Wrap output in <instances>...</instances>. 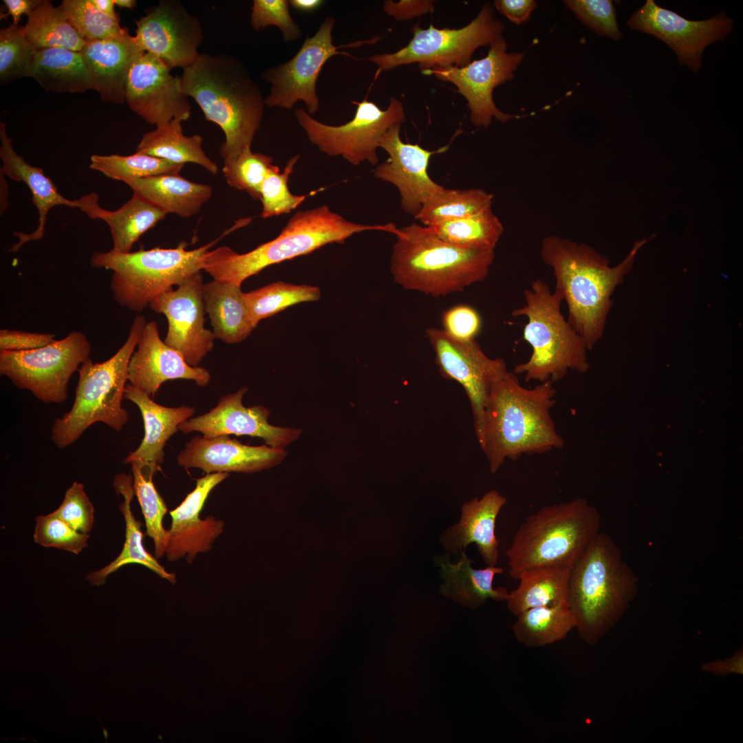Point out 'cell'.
<instances>
[{
  "mask_svg": "<svg viewBox=\"0 0 743 743\" xmlns=\"http://www.w3.org/2000/svg\"><path fill=\"white\" fill-rule=\"evenodd\" d=\"M635 242L620 263L609 260L585 244L552 235L541 242L540 255L555 279L553 292L568 306V321L588 349L603 335L612 307L611 297L633 266L638 250L649 240Z\"/></svg>",
  "mask_w": 743,
  "mask_h": 743,
  "instance_id": "6da1fadb",
  "label": "cell"
},
{
  "mask_svg": "<svg viewBox=\"0 0 743 743\" xmlns=\"http://www.w3.org/2000/svg\"><path fill=\"white\" fill-rule=\"evenodd\" d=\"M555 394L550 381L527 389L517 374L510 372L492 384L479 444L491 473L507 459L515 460L523 455L541 454L564 446L550 414Z\"/></svg>",
  "mask_w": 743,
  "mask_h": 743,
  "instance_id": "7a4b0ae2",
  "label": "cell"
},
{
  "mask_svg": "<svg viewBox=\"0 0 743 743\" xmlns=\"http://www.w3.org/2000/svg\"><path fill=\"white\" fill-rule=\"evenodd\" d=\"M184 91L207 120L225 135L219 153L226 160L251 147L262 120L265 98L246 65L226 54H200L180 76Z\"/></svg>",
  "mask_w": 743,
  "mask_h": 743,
  "instance_id": "3957f363",
  "label": "cell"
},
{
  "mask_svg": "<svg viewBox=\"0 0 743 743\" xmlns=\"http://www.w3.org/2000/svg\"><path fill=\"white\" fill-rule=\"evenodd\" d=\"M639 579L613 539L600 532L570 569L566 602L580 638L597 643L623 617Z\"/></svg>",
  "mask_w": 743,
  "mask_h": 743,
  "instance_id": "277c9868",
  "label": "cell"
},
{
  "mask_svg": "<svg viewBox=\"0 0 743 743\" xmlns=\"http://www.w3.org/2000/svg\"><path fill=\"white\" fill-rule=\"evenodd\" d=\"M396 226L349 222L327 206L296 213L274 239L239 254L229 247L208 251L203 270L213 280L241 285L248 277L271 265L309 254L331 243L343 244L356 233L381 230L394 233Z\"/></svg>",
  "mask_w": 743,
  "mask_h": 743,
  "instance_id": "5b68a950",
  "label": "cell"
},
{
  "mask_svg": "<svg viewBox=\"0 0 743 743\" xmlns=\"http://www.w3.org/2000/svg\"><path fill=\"white\" fill-rule=\"evenodd\" d=\"M391 257L394 281L433 297L464 290L487 277L494 250L461 247L416 223L398 228Z\"/></svg>",
  "mask_w": 743,
  "mask_h": 743,
  "instance_id": "8992f818",
  "label": "cell"
},
{
  "mask_svg": "<svg viewBox=\"0 0 743 743\" xmlns=\"http://www.w3.org/2000/svg\"><path fill=\"white\" fill-rule=\"evenodd\" d=\"M601 515L577 498L545 506L528 515L506 551L510 576L541 566L570 568L601 532Z\"/></svg>",
  "mask_w": 743,
  "mask_h": 743,
  "instance_id": "52a82bcc",
  "label": "cell"
},
{
  "mask_svg": "<svg viewBox=\"0 0 743 743\" xmlns=\"http://www.w3.org/2000/svg\"><path fill=\"white\" fill-rule=\"evenodd\" d=\"M146 323L143 316H136L126 341L114 355L102 363H94L89 357L82 363L73 405L52 427L51 438L58 448L75 442L95 422L117 431L127 424L128 412L122 400L129 363Z\"/></svg>",
  "mask_w": 743,
  "mask_h": 743,
  "instance_id": "ba28073f",
  "label": "cell"
},
{
  "mask_svg": "<svg viewBox=\"0 0 743 743\" xmlns=\"http://www.w3.org/2000/svg\"><path fill=\"white\" fill-rule=\"evenodd\" d=\"M524 295L525 304L511 314L527 318L523 338L531 346L532 353L527 361L515 367L514 373L523 375L526 383H553L570 370L585 372L588 349L561 313L563 301L540 279L534 280Z\"/></svg>",
  "mask_w": 743,
  "mask_h": 743,
  "instance_id": "9c48e42d",
  "label": "cell"
},
{
  "mask_svg": "<svg viewBox=\"0 0 743 743\" xmlns=\"http://www.w3.org/2000/svg\"><path fill=\"white\" fill-rule=\"evenodd\" d=\"M229 228L207 245L187 250L184 243L175 248H154L127 253L112 249L94 252L90 265L112 271L110 289L115 301L140 312L166 292L203 270L204 259L217 241L231 233Z\"/></svg>",
  "mask_w": 743,
  "mask_h": 743,
  "instance_id": "30bf717a",
  "label": "cell"
},
{
  "mask_svg": "<svg viewBox=\"0 0 743 743\" xmlns=\"http://www.w3.org/2000/svg\"><path fill=\"white\" fill-rule=\"evenodd\" d=\"M504 30L492 6L486 3L477 17L463 28L440 29L431 25L423 29L416 25L406 46L394 53L375 54L368 60L378 66V72L416 63L422 72L438 67H463L471 62L476 49L490 45L502 36Z\"/></svg>",
  "mask_w": 743,
  "mask_h": 743,
  "instance_id": "8fae6325",
  "label": "cell"
},
{
  "mask_svg": "<svg viewBox=\"0 0 743 743\" xmlns=\"http://www.w3.org/2000/svg\"><path fill=\"white\" fill-rule=\"evenodd\" d=\"M91 350L86 335L73 331L40 348L0 351V374L45 403H62L67 398L71 376L90 357Z\"/></svg>",
  "mask_w": 743,
  "mask_h": 743,
  "instance_id": "7c38bea8",
  "label": "cell"
},
{
  "mask_svg": "<svg viewBox=\"0 0 743 743\" xmlns=\"http://www.w3.org/2000/svg\"><path fill=\"white\" fill-rule=\"evenodd\" d=\"M352 103L356 105L354 118L339 126L322 123L303 108L296 109L294 114L310 141L321 151L330 156L341 155L355 166L365 161L376 164L378 162L376 149L384 134L393 125L405 120L402 104L394 97L385 110L367 98Z\"/></svg>",
  "mask_w": 743,
  "mask_h": 743,
  "instance_id": "4fadbf2b",
  "label": "cell"
},
{
  "mask_svg": "<svg viewBox=\"0 0 743 743\" xmlns=\"http://www.w3.org/2000/svg\"><path fill=\"white\" fill-rule=\"evenodd\" d=\"M335 19L328 16L312 36H307L297 54L288 61L265 70L262 78L270 84L269 94L265 98L270 107L292 109L302 101L307 111L314 115L320 109L316 92V81L325 63L333 56L349 54L339 51L347 47H357L376 41H358L345 45H335L332 30Z\"/></svg>",
  "mask_w": 743,
  "mask_h": 743,
  "instance_id": "5bb4252c",
  "label": "cell"
},
{
  "mask_svg": "<svg viewBox=\"0 0 743 743\" xmlns=\"http://www.w3.org/2000/svg\"><path fill=\"white\" fill-rule=\"evenodd\" d=\"M426 335L433 349L441 375L460 383L466 394L480 444L489 391L492 384L508 372L506 363L500 358L488 357L475 339H455L443 329L431 327L426 330Z\"/></svg>",
  "mask_w": 743,
  "mask_h": 743,
  "instance_id": "9a60e30c",
  "label": "cell"
},
{
  "mask_svg": "<svg viewBox=\"0 0 743 743\" xmlns=\"http://www.w3.org/2000/svg\"><path fill=\"white\" fill-rule=\"evenodd\" d=\"M507 43L502 36L490 44L486 56L463 67H434L422 72L453 83L467 100L471 120L477 127H487L493 118L502 122L514 116L500 111L493 100L494 89L511 80L522 62V52H507Z\"/></svg>",
  "mask_w": 743,
  "mask_h": 743,
  "instance_id": "2e32d148",
  "label": "cell"
},
{
  "mask_svg": "<svg viewBox=\"0 0 743 743\" xmlns=\"http://www.w3.org/2000/svg\"><path fill=\"white\" fill-rule=\"evenodd\" d=\"M627 24L665 42L675 52L680 64L697 72L702 65L704 50L724 40L731 32L733 21L724 12L707 20L691 21L647 0Z\"/></svg>",
  "mask_w": 743,
  "mask_h": 743,
  "instance_id": "e0dca14e",
  "label": "cell"
},
{
  "mask_svg": "<svg viewBox=\"0 0 743 743\" xmlns=\"http://www.w3.org/2000/svg\"><path fill=\"white\" fill-rule=\"evenodd\" d=\"M157 56L144 52L133 64L127 77L125 102L147 122L157 127L191 116L188 96L180 77Z\"/></svg>",
  "mask_w": 743,
  "mask_h": 743,
  "instance_id": "ac0fdd59",
  "label": "cell"
},
{
  "mask_svg": "<svg viewBox=\"0 0 743 743\" xmlns=\"http://www.w3.org/2000/svg\"><path fill=\"white\" fill-rule=\"evenodd\" d=\"M204 284L199 272L149 304L153 311L166 318L164 343L193 367H197L211 352L216 338L213 331L204 327Z\"/></svg>",
  "mask_w": 743,
  "mask_h": 743,
  "instance_id": "d6986e66",
  "label": "cell"
},
{
  "mask_svg": "<svg viewBox=\"0 0 743 743\" xmlns=\"http://www.w3.org/2000/svg\"><path fill=\"white\" fill-rule=\"evenodd\" d=\"M135 39L144 52L151 54L171 69H183L200 56L202 28L199 20L177 1L164 0L147 14L136 21Z\"/></svg>",
  "mask_w": 743,
  "mask_h": 743,
  "instance_id": "ffe728a7",
  "label": "cell"
},
{
  "mask_svg": "<svg viewBox=\"0 0 743 743\" xmlns=\"http://www.w3.org/2000/svg\"><path fill=\"white\" fill-rule=\"evenodd\" d=\"M247 391L244 387L222 396L210 411L184 422L179 430L184 433L197 431L207 438L233 434L257 437L268 446L281 449L299 438L300 429L270 424L268 420L270 412L265 407H245L242 399Z\"/></svg>",
  "mask_w": 743,
  "mask_h": 743,
  "instance_id": "44dd1931",
  "label": "cell"
},
{
  "mask_svg": "<svg viewBox=\"0 0 743 743\" xmlns=\"http://www.w3.org/2000/svg\"><path fill=\"white\" fill-rule=\"evenodd\" d=\"M401 125H393L383 136L379 147L387 152L389 158L376 168L374 174L397 187L402 208L415 217L427 200L443 188L429 177L427 168L431 156L448 147L429 151L418 144L405 143L400 136Z\"/></svg>",
  "mask_w": 743,
  "mask_h": 743,
  "instance_id": "7402d4cb",
  "label": "cell"
},
{
  "mask_svg": "<svg viewBox=\"0 0 743 743\" xmlns=\"http://www.w3.org/2000/svg\"><path fill=\"white\" fill-rule=\"evenodd\" d=\"M228 475V473H206L197 479L195 488L169 512L171 524L167 530L165 550L168 561L184 558L191 563L198 554L211 550L224 530V522L213 516L202 519L200 513L211 492Z\"/></svg>",
  "mask_w": 743,
  "mask_h": 743,
  "instance_id": "603a6c76",
  "label": "cell"
},
{
  "mask_svg": "<svg viewBox=\"0 0 743 743\" xmlns=\"http://www.w3.org/2000/svg\"><path fill=\"white\" fill-rule=\"evenodd\" d=\"M286 455L285 449L244 444L228 435H197L186 443L177 462L185 469L196 468L206 473H252L280 464Z\"/></svg>",
  "mask_w": 743,
  "mask_h": 743,
  "instance_id": "cb8c5ba5",
  "label": "cell"
},
{
  "mask_svg": "<svg viewBox=\"0 0 743 743\" xmlns=\"http://www.w3.org/2000/svg\"><path fill=\"white\" fill-rule=\"evenodd\" d=\"M211 378L206 369L191 366L161 339L155 321L147 322L129 363L130 385L153 398L167 380H191L200 387H205Z\"/></svg>",
  "mask_w": 743,
  "mask_h": 743,
  "instance_id": "d4e9b609",
  "label": "cell"
},
{
  "mask_svg": "<svg viewBox=\"0 0 743 743\" xmlns=\"http://www.w3.org/2000/svg\"><path fill=\"white\" fill-rule=\"evenodd\" d=\"M93 84L102 100L125 102V83L133 63L144 53L125 28L120 34L103 39L87 40L80 52Z\"/></svg>",
  "mask_w": 743,
  "mask_h": 743,
  "instance_id": "484cf974",
  "label": "cell"
},
{
  "mask_svg": "<svg viewBox=\"0 0 743 743\" xmlns=\"http://www.w3.org/2000/svg\"><path fill=\"white\" fill-rule=\"evenodd\" d=\"M124 398L138 406L144 428V435L140 444L129 453L124 463L136 464L144 473L154 475L161 471L166 442L179 430L180 424L194 414L195 409L188 406L168 407L159 405L149 395L130 384L126 386Z\"/></svg>",
  "mask_w": 743,
  "mask_h": 743,
  "instance_id": "4316f807",
  "label": "cell"
},
{
  "mask_svg": "<svg viewBox=\"0 0 743 743\" xmlns=\"http://www.w3.org/2000/svg\"><path fill=\"white\" fill-rule=\"evenodd\" d=\"M506 503V498L496 490L464 503L459 523L451 526L442 537L444 546L452 552H457L475 543L485 563L495 566L499 558L495 523Z\"/></svg>",
  "mask_w": 743,
  "mask_h": 743,
  "instance_id": "83f0119b",
  "label": "cell"
},
{
  "mask_svg": "<svg viewBox=\"0 0 743 743\" xmlns=\"http://www.w3.org/2000/svg\"><path fill=\"white\" fill-rule=\"evenodd\" d=\"M0 140L1 171L11 180L23 182L29 187L32 195V202L39 213V223L34 231L30 233H14L13 235L19 241L9 250L16 252L25 244L43 238L47 217L51 208L58 205L78 208V203L77 200H70L63 197L42 169L29 164L16 153L12 139L7 135L4 122L0 123Z\"/></svg>",
  "mask_w": 743,
  "mask_h": 743,
  "instance_id": "f1b7e54d",
  "label": "cell"
},
{
  "mask_svg": "<svg viewBox=\"0 0 743 743\" xmlns=\"http://www.w3.org/2000/svg\"><path fill=\"white\" fill-rule=\"evenodd\" d=\"M77 201L78 208L90 219H102L107 223L111 235L112 250L124 253L131 252L139 238L167 214L136 193L115 211L102 208L95 193L85 195Z\"/></svg>",
  "mask_w": 743,
  "mask_h": 743,
  "instance_id": "f546056e",
  "label": "cell"
},
{
  "mask_svg": "<svg viewBox=\"0 0 743 743\" xmlns=\"http://www.w3.org/2000/svg\"><path fill=\"white\" fill-rule=\"evenodd\" d=\"M241 285L213 280L204 284L206 312L216 338L226 343L246 339L257 327L245 301Z\"/></svg>",
  "mask_w": 743,
  "mask_h": 743,
  "instance_id": "4dcf8cb0",
  "label": "cell"
},
{
  "mask_svg": "<svg viewBox=\"0 0 743 743\" xmlns=\"http://www.w3.org/2000/svg\"><path fill=\"white\" fill-rule=\"evenodd\" d=\"M125 183L136 193L166 213L189 217L198 213L211 198L212 188L195 183L180 174L129 180Z\"/></svg>",
  "mask_w": 743,
  "mask_h": 743,
  "instance_id": "1f68e13d",
  "label": "cell"
},
{
  "mask_svg": "<svg viewBox=\"0 0 743 743\" xmlns=\"http://www.w3.org/2000/svg\"><path fill=\"white\" fill-rule=\"evenodd\" d=\"M439 566L445 581L440 588L442 594L462 606L477 609L488 599L506 601L508 597L506 588L493 587L494 577L504 572L502 568L487 566L486 568L475 570L464 552L457 563H451L444 559Z\"/></svg>",
  "mask_w": 743,
  "mask_h": 743,
  "instance_id": "d6a6232c",
  "label": "cell"
},
{
  "mask_svg": "<svg viewBox=\"0 0 743 743\" xmlns=\"http://www.w3.org/2000/svg\"><path fill=\"white\" fill-rule=\"evenodd\" d=\"M133 476L124 473L117 475L114 481V486L118 493L123 496L124 501L120 506L125 521V540L123 548L117 557L109 565L94 572L87 576V579L94 585L103 584L107 577L112 572L127 564H140L147 567L160 577L175 583V575L168 572L162 566L157 559L149 554L144 548L142 540L144 535L141 530L142 524L134 517L131 504L134 493Z\"/></svg>",
  "mask_w": 743,
  "mask_h": 743,
  "instance_id": "836d02e7",
  "label": "cell"
},
{
  "mask_svg": "<svg viewBox=\"0 0 743 743\" xmlns=\"http://www.w3.org/2000/svg\"><path fill=\"white\" fill-rule=\"evenodd\" d=\"M30 77L47 91L74 94L93 89L81 53L63 47L36 50Z\"/></svg>",
  "mask_w": 743,
  "mask_h": 743,
  "instance_id": "e575fe53",
  "label": "cell"
},
{
  "mask_svg": "<svg viewBox=\"0 0 743 743\" xmlns=\"http://www.w3.org/2000/svg\"><path fill=\"white\" fill-rule=\"evenodd\" d=\"M570 569L541 566L521 572L517 578L519 585L508 592L506 600L509 611L517 616L530 608L566 601Z\"/></svg>",
  "mask_w": 743,
  "mask_h": 743,
  "instance_id": "d590c367",
  "label": "cell"
},
{
  "mask_svg": "<svg viewBox=\"0 0 743 743\" xmlns=\"http://www.w3.org/2000/svg\"><path fill=\"white\" fill-rule=\"evenodd\" d=\"M182 120L173 119L144 133L136 152L164 159L175 164H197L213 174L217 173V166L202 149V138L197 134L186 136Z\"/></svg>",
  "mask_w": 743,
  "mask_h": 743,
  "instance_id": "8d00e7d4",
  "label": "cell"
},
{
  "mask_svg": "<svg viewBox=\"0 0 743 743\" xmlns=\"http://www.w3.org/2000/svg\"><path fill=\"white\" fill-rule=\"evenodd\" d=\"M517 616L512 627L515 638L523 646L537 648L565 638L576 627L566 602L526 610Z\"/></svg>",
  "mask_w": 743,
  "mask_h": 743,
  "instance_id": "74e56055",
  "label": "cell"
},
{
  "mask_svg": "<svg viewBox=\"0 0 743 743\" xmlns=\"http://www.w3.org/2000/svg\"><path fill=\"white\" fill-rule=\"evenodd\" d=\"M28 41L36 50L63 47L80 52L85 39L70 25L61 7L44 0L28 15L22 26Z\"/></svg>",
  "mask_w": 743,
  "mask_h": 743,
  "instance_id": "f35d334b",
  "label": "cell"
},
{
  "mask_svg": "<svg viewBox=\"0 0 743 743\" xmlns=\"http://www.w3.org/2000/svg\"><path fill=\"white\" fill-rule=\"evenodd\" d=\"M440 239L465 248L492 249L503 233V225L491 208L458 219L427 226Z\"/></svg>",
  "mask_w": 743,
  "mask_h": 743,
  "instance_id": "ab89813d",
  "label": "cell"
},
{
  "mask_svg": "<svg viewBox=\"0 0 743 743\" xmlns=\"http://www.w3.org/2000/svg\"><path fill=\"white\" fill-rule=\"evenodd\" d=\"M493 195L479 189L442 188L431 195L415 218L426 226L461 219L491 208Z\"/></svg>",
  "mask_w": 743,
  "mask_h": 743,
  "instance_id": "60d3db41",
  "label": "cell"
},
{
  "mask_svg": "<svg viewBox=\"0 0 743 743\" xmlns=\"http://www.w3.org/2000/svg\"><path fill=\"white\" fill-rule=\"evenodd\" d=\"M316 286L293 285L277 281L249 292H244L250 316L257 326L264 319L274 315L295 304L315 301L320 299Z\"/></svg>",
  "mask_w": 743,
  "mask_h": 743,
  "instance_id": "b9f144b4",
  "label": "cell"
},
{
  "mask_svg": "<svg viewBox=\"0 0 743 743\" xmlns=\"http://www.w3.org/2000/svg\"><path fill=\"white\" fill-rule=\"evenodd\" d=\"M89 167L113 180L122 181L161 175L180 174L184 164L136 152L130 155H93Z\"/></svg>",
  "mask_w": 743,
  "mask_h": 743,
  "instance_id": "7bdbcfd3",
  "label": "cell"
},
{
  "mask_svg": "<svg viewBox=\"0 0 743 743\" xmlns=\"http://www.w3.org/2000/svg\"><path fill=\"white\" fill-rule=\"evenodd\" d=\"M131 465L134 493L144 516L146 535L153 541L155 557L160 559L166 550L167 530L164 528L163 519L167 507L154 486L153 475L144 473L136 464Z\"/></svg>",
  "mask_w": 743,
  "mask_h": 743,
  "instance_id": "ee69618b",
  "label": "cell"
},
{
  "mask_svg": "<svg viewBox=\"0 0 743 743\" xmlns=\"http://www.w3.org/2000/svg\"><path fill=\"white\" fill-rule=\"evenodd\" d=\"M271 156L253 153L251 147L237 155L224 160L222 171L227 183L239 191L247 192L255 200L261 198V187L274 165Z\"/></svg>",
  "mask_w": 743,
  "mask_h": 743,
  "instance_id": "f6af8a7d",
  "label": "cell"
},
{
  "mask_svg": "<svg viewBox=\"0 0 743 743\" xmlns=\"http://www.w3.org/2000/svg\"><path fill=\"white\" fill-rule=\"evenodd\" d=\"M36 50L28 41L22 26L11 24L0 30V80L7 83L30 77Z\"/></svg>",
  "mask_w": 743,
  "mask_h": 743,
  "instance_id": "bcb514c9",
  "label": "cell"
},
{
  "mask_svg": "<svg viewBox=\"0 0 743 743\" xmlns=\"http://www.w3.org/2000/svg\"><path fill=\"white\" fill-rule=\"evenodd\" d=\"M60 7L68 22L85 41L111 37L125 28L120 26L118 17L102 13L91 0H64Z\"/></svg>",
  "mask_w": 743,
  "mask_h": 743,
  "instance_id": "7dc6e473",
  "label": "cell"
},
{
  "mask_svg": "<svg viewBox=\"0 0 743 743\" xmlns=\"http://www.w3.org/2000/svg\"><path fill=\"white\" fill-rule=\"evenodd\" d=\"M298 160L299 155L291 158L282 172L277 166L273 165L268 173L261 187V217L289 213L305 199V195L292 194L288 186L289 177Z\"/></svg>",
  "mask_w": 743,
  "mask_h": 743,
  "instance_id": "c3c4849f",
  "label": "cell"
},
{
  "mask_svg": "<svg viewBox=\"0 0 743 743\" xmlns=\"http://www.w3.org/2000/svg\"><path fill=\"white\" fill-rule=\"evenodd\" d=\"M89 535L78 532L53 513L36 518L35 542L78 554L87 546Z\"/></svg>",
  "mask_w": 743,
  "mask_h": 743,
  "instance_id": "681fc988",
  "label": "cell"
},
{
  "mask_svg": "<svg viewBox=\"0 0 743 743\" xmlns=\"http://www.w3.org/2000/svg\"><path fill=\"white\" fill-rule=\"evenodd\" d=\"M563 3L588 28L614 40L622 37L616 11L610 0H567Z\"/></svg>",
  "mask_w": 743,
  "mask_h": 743,
  "instance_id": "f907efd6",
  "label": "cell"
},
{
  "mask_svg": "<svg viewBox=\"0 0 743 743\" xmlns=\"http://www.w3.org/2000/svg\"><path fill=\"white\" fill-rule=\"evenodd\" d=\"M287 0H254L250 14V26L256 31L270 25L277 27L286 42H292L301 37V28L290 13Z\"/></svg>",
  "mask_w": 743,
  "mask_h": 743,
  "instance_id": "816d5d0a",
  "label": "cell"
},
{
  "mask_svg": "<svg viewBox=\"0 0 743 743\" xmlns=\"http://www.w3.org/2000/svg\"><path fill=\"white\" fill-rule=\"evenodd\" d=\"M53 513L78 532L87 533L92 529L94 509L81 483L72 484Z\"/></svg>",
  "mask_w": 743,
  "mask_h": 743,
  "instance_id": "f5cc1de1",
  "label": "cell"
},
{
  "mask_svg": "<svg viewBox=\"0 0 743 743\" xmlns=\"http://www.w3.org/2000/svg\"><path fill=\"white\" fill-rule=\"evenodd\" d=\"M444 330L451 337L470 341L480 331L482 319L477 311L467 305H458L447 310L443 314Z\"/></svg>",
  "mask_w": 743,
  "mask_h": 743,
  "instance_id": "db71d44e",
  "label": "cell"
},
{
  "mask_svg": "<svg viewBox=\"0 0 743 743\" xmlns=\"http://www.w3.org/2000/svg\"><path fill=\"white\" fill-rule=\"evenodd\" d=\"M56 341L54 334L1 329L0 351H24L40 348Z\"/></svg>",
  "mask_w": 743,
  "mask_h": 743,
  "instance_id": "11a10c76",
  "label": "cell"
},
{
  "mask_svg": "<svg viewBox=\"0 0 743 743\" xmlns=\"http://www.w3.org/2000/svg\"><path fill=\"white\" fill-rule=\"evenodd\" d=\"M433 3L429 0H401L398 2L387 0L383 3V9L396 20H409L431 12L434 10Z\"/></svg>",
  "mask_w": 743,
  "mask_h": 743,
  "instance_id": "9f6ffc18",
  "label": "cell"
},
{
  "mask_svg": "<svg viewBox=\"0 0 743 743\" xmlns=\"http://www.w3.org/2000/svg\"><path fill=\"white\" fill-rule=\"evenodd\" d=\"M494 6L510 21L521 24L529 19L537 4L534 0H497Z\"/></svg>",
  "mask_w": 743,
  "mask_h": 743,
  "instance_id": "6f0895ef",
  "label": "cell"
},
{
  "mask_svg": "<svg viewBox=\"0 0 743 743\" xmlns=\"http://www.w3.org/2000/svg\"><path fill=\"white\" fill-rule=\"evenodd\" d=\"M41 0H4L8 12L3 17L10 15L13 24L19 25L22 15H28L41 3Z\"/></svg>",
  "mask_w": 743,
  "mask_h": 743,
  "instance_id": "680465c9",
  "label": "cell"
},
{
  "mask_svg": "<svg viewBox=\"0 0 743 743\" xmlns=\"http://www.w3.org/2000/svg\"><path fill=\"white\" fill-rule=\"evenodd\" d=\"M290 6L303 12H312L318 9L324 1L322 0H290Z\"/></svg>",
  "mask_w": 743,
  "mask_h": 743,
  "instance_id": "91938a15",
  "label": "cell"
},
{
  "mask_svg": "<svg viewBox=\"0 0 743 743\" xmlns=\"http://www.w3.org/2000/svg\"><path fill=\"white\" fill-rule=\"evenodd\" d=\"M95 7L102 13L112 18H118L114 10V0H91Z\"/></svg>",
  "mask_w": 743,
  "mask_h": 743,
  "instance_id": "94428289",
  "label": "cell"
},
{
  "mask_svg": "<svg viewBox=\"0 0 743 743\" xmlns=\"http://www.w3.org/2000/svg\"><path fill=\"white\" fill-rule=\"evenodd\" d=\"M1 213H3L8 208V188L5 180V174L1 171Z\"/></svg>",
  "mask_w": 743,
  "mask_h": 743,
  "instance_id": "6125c7cd",
  "label": "cell"
},
{
  "mask_svg": "<svg viewBox=\"0 0 743 743\" xmlns=\"http://www.w3.org/2000/svg\"><path fill=\"white\" fill-rule=\"evenodd\" d=\"M115 5L128 9H133L136 4L135 0H114Z\"/></svg>",
  "mask_w": 743,
  "mask_h": 743,
  "instance_id": "be15d7a7",
  "label": "cell"
}]
</instances>
